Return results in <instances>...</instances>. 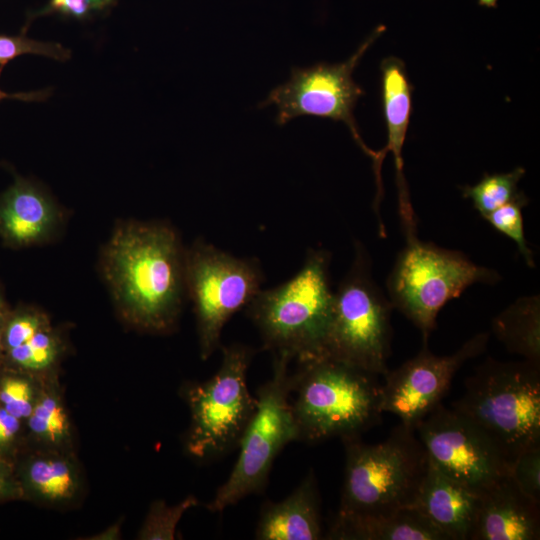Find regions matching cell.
I'll return each mask as SVG.
<instances>
[{
  "label": "cell",
  "instance_id": "obj_1",
  "mask_svg": "<svg viewBox=\"0 0 540 540\" xmlns=\"http://www.w3.org/2000/svg\"><path fill=\"white\" fill-rule=\"evenodd\" d=\"M184 256L179 236L167 224H117L102 249L100 268L126 320L156 332L174 325L186 293Z\"/></svg>",
  "mask_w": 540,
  "mask_h": 540
},
{
  "label": "cell",
  "instance_id": "obj_2",
  "mask_svg": "<svg viewBox=\"0 0 540 540\" xmlns=\"http://www.w3.org/2000/svg\"><path fill=\"white\" fill-rule=\"evenodd\" d=\"M378 377L327 357L298 362L290 387L298 441L357 437L377 425L382 414Z\"/></svg>",
  "mask_w": 540,
  "mask_h": 540
},
{
  "label": "cell",
  "instance_id": "obj_3",
  "mask_svg": "<svg viewBox=\"0 0 540 540\" xmlns=\"http://www.w3.org/2000/svg\"><path fill=\"white\" fill-rule=\"evenodd\" d=\"M342 442L345 470L334 521L387 514L412 506L429 465L414 428L400 423L377 444H366L361 436Z\"/></svg>",
  "mask_w": 540,
  "mask_h": 540
},
{
  "label": "cell",
  "instance_id": "obj_4",
  "mask_svg": "<svg viewBox=\"0 0 540 540\" xmlns=\"http://www.w3.org/2000/svg\"><path fill=\"white\" fill-rule=\"evenodd\" d=\"M329 264L326 250H310L294 277L260 290L246 306L265 349L297 362L323 357L333 303Z\"/></svg>",
  "mask_w": 540,
  "mask_h": 540
},
{
  "label": "cell",
  "instance_id": "obj_5",
  "mask_svg": "<svg viewBox=\"0 0 540 540\" xmlns=\"http://www.w3.org/2000/svg\"><path fill=\"white\" fill-rule=\"evenodd\" d=\"M452 409L485 432L513 463L540 445V363L486 359Z\"/></svg>",
  "mask_w": 540,
  "mask_h": 540
},
{
  "label": "cell",
  "instance_id": "obj_6",
  "mask_svg": "<svg viewBox=\"0 0 540 540\" xmlns=\"http://www.w3.org/2000/svg\"><path fill=\"white\" fill-rule=\"evenodd\" d=\"M406 244L387 278L388 298L422 333L423 343L436 327L439 311L476 283L494 284L500 275L461 252L423 242L417 229L405 232Z\"/></svg>",
  "mask_w": 540,
  "mask_h": 540
},
{
  "label": "cell",
  "instance_id": "obj_7",
  "mask_svg": "<svg viewBox=\"0 0 540 540\" xmlns=\"http://www.w3.org/2000/svg\"><path fill=\"white\" fill-rule=\"evenodd\" d=\"M351 268L335 293L323 357L377 376L389 370L391 313L394 309L371 274V261L356 245Z\"/></svg>",
  "mask_w": 540,
  "mask_h": 540
},
{
  "label": "cell",
  "instance_id": "obj_8",
  "mask_svg": "<svg viewBox=\"0 0 540 540\" xmlns=\"http://www.w3.org/2000/svg\"><path fill=\"white\" fill-rule=\"evenodd\" d=\"M292 359L275 355L270 380L257 390L256 410L238 444V459L228 479L218 488L207 508L222 512L265 487L276 456L290 442L298 441V431L290 403Z\"/></svg>",
  "mask_w": 540,
  "mask_h": 540
},
{
  "label": "cell",
  "instance_id": "obj_9",
  "mask_svg": "<svg viewBox=\"0 0 540 540\" xmlns=\"http://www.w3.org/2000/svg\"><path fill=\"white\" fill-rule=\"evenodd\" d=\"M222 353L218 371L185 391L191 411L187 449L201 460L216 459L237 447L257 406L247 385L252 350L234 344L223 347Z\"/></svg>",
  "mask_w": 540,
  "mask_h": 540
},
{
  "label": "cell",
  "instance_id": "obj_10",
  "mask_svg": "<svg viewBox=\"0 0 540 540\" xmlns=\"http://www.w3.org/2000/svg\"><path fill=\"white\" fill-rule=\"evenodd\" d=\"M184 273L197 320L200 354L207 359L219 347L226 322L261 290L262 272L254 260L236 258L197 240L185 250Z\"/></svg>",
  "mask_w": 540,
  "mask_h": 540
},
{
  "label": "cell",
  "instance_id": "obj_11",
  "mask_svg": "<svg viewBox=\"0 0 540 540\" xmlns=\"http://www.w3.org/2000/svg\"><path fill=\"white\" fill-rule=\"evenodd\" d=\"M385 29L384 25L377 26L343 62H320L305 68L293 67L288 81L273 88L258 107L275 106V121L280 126L300 116L343 122L354 141L374 164L378 151L370 149L364 143L354 117L357 101L365 92L354 81L353 71Z\"/></svg>",
  "mask_w": 540,
  "mask_h": 540
},
{
  "label": "cell",
  "instance_id": "obj_12",
  "mask_svg": "<svg viewBox=\"0 0 540 540\" xmlns=\"http://www.w3.org/2000/svg\"><path fill=\"white\" fill-rule=\"evenodd\" d=\"M414 429L430 462L476 492L510 475L512 462L503 450L452 408L439 403Z\"/></svg>",
  "mask_w": 540,
  "mask_h": 540
},
{
  "label": "cell",
  "instance_id": "obj_13",
  "mask_svg": "<svg viewBox=\"0 0 540 540\" xmlns=\"http://www.w3.org/2000/svg\"><path fill=\"white\" fill-rule=\"evenodd\" d=\"M489 334L478 333L451 355L437 356L427 343L413 358L388 370L381 384V410L396 415L400 423L415 426L447 393L455 373L469 359L483 353Z\"/></svg>",
  "mask_w": 540,
  "mask_h": 540
},
{
  "label": "cell",
  "instance_id": "obj_14",
  "mask_svg": "<svg viewBox=\"0 0 540 540\" xmlns=\"http://www.w3.org/2000/svg\"><path fill=\"white\" fill-rule=\"evenodd\" d=\"M539 506L505 476L479 493L469 540H538Z\"/></svg>",
  "mask_w": 540,
  "mask_h": 540
},
{
  "label": "cell",
  "instance_id": "obj_15",
  "mask_svg": "<svg viewBox=\"0 0 540 540\" xmlns=\"http://www.w3.org/2000/svg\"><path fill=\"white\" fill-rule=\"evenodd\" d=\"M381 96L387 129V144L378 151L377 161L373 165L376 177L377 193L373 208L378 209L383 195L381 166L386 154L393 155L396 168V184L398 189L399 212L412 209L409 190L403 171L402 150L409 128L412 110V90L404 62L394 56L382 60Z\"/></svg>",
  "mask_w": 540,
  "mask_h": 540
},
{
  "label": "cell",
  "instance_id": "obj_16",
  "mask_svg": "<svg viewBox=\"0 0 540 540\" xmlns=\"http://www.w3.org/2000/svg\"><path fill=\"white\" fill-rule=\"evenodd\" d=\"M63 214L36 184L18 178L0 199V234L19 247L44 244L60 230Z\"/></svg>",
  "mask_w": 540,
  "mask_h": 540
},
{
  "label": "cell",
  "instance_id": "obj_17",
  "mask_svg": "<svg viewBox=\"0 0 540 540\" xmlns=\"http://www.w3.org/2000/svg\"><path fill=\"white\" fill-rule=\"evenodd\" d=\"M479 492L457 482L429 460L412 504L447 540H469Z\"/></svg>",
  "mask_w": 540,
  "mask_h": 540
},
{
  "label": "cell",
  "instance_id": "obj_18",
  "mask_svg": "<svg viewBox=\"0 0 540 540\" xmlns=\"http://www.w3.org/2000/svg\"><path fill=\"white\" fill-rule=\"evenodd\" d=\"M259 540H318L323 538L320 496L314 473L279 502L265 503L256 526Z\"/></svg>",
  "mask_w": 540,
  "mask_h": 540
},
{
  "label": "cell",
  "instance_id": "obj_19",
  "mask_svg": "<svg viewBox=\"0 0 540 540\" xmlns=\"http://www.w3.org/2000/svg\"><path fill=\"white\" fill-rule=\"evenodd\" d=\"M327 539L332 540H447L413 506L392 513L333 521Z\"/></svg>",
  "mask_w": 540,
  "mask_h": 540
},
{
  "label": "cell",
  "instance_id": "obj_20",
  "mask_svg": "<svg viewBox=\"0 0 540 540\" xmlns=\"http://www.w3.org/2000/svg\"><path fill=\"white\" fill-rule=\"evenodd\" d=\"M492 330L510 353L540 363V298L523 296L492 322Z\"/></svg>",
  "mask_w": 540,
  "mask_h": 540
},
{
  "label": "cell",
  "instance_id": "obj_21",
  "mask_svg": "<svg viewBox=\"0 0 540 540\" xmlns=\"http://www.w3.org/2000/svg\"><path fill=\"white\" fill-rule=\"evenodd\" d=\"M524 174L522 167L505 173H485L476 184L462 187V195L470 199L473 207L484 217L523 194L518 183Z\"/></svg>",
  "mask_w": 540,
  "mask_h": 540
},
{
  "label": "cell",
  "instance_id": "obj_22",
  "mask_svg": "<svg viewBox=\"0 0 540 540\" xmlns=\"http://www.w3.org/2000/svg\"><path fill=\"white\" fill-rule=\"evenodd\" d=\"M29 480L38 493L52 500L68 498L76 488L71 467L59 459L33 462L29 469Z\"/></svg>",
  "mask_w": 540,
  "mask_h": 540
},
{
  "label": "cell",
  "instance_id": "obj_23",
  "mask_svg": "<svg viewBox=\"0 0 540 540\" xmlns=\"http://www.w3.org/2000/svg\"><path fill=\"white\" fill-rule=\"evenodd\" d=\"M8 352L12 361L23 368L45 369L59 354V340L47 319L25 343Z\"/></svg>",
  "mask_w": 540,
  "mask_h": 540
},
{
  "label": "cell",
  "instance_id": "obj_24",
  "mask_svg": "<svg viewBox=\"0 0 540 540\" xmlns=\"http://www.w3.org/2000/svg\"><path fill=\"white\" fill-rule=\"evenodd\" d=\"M527 204L528 198L523 193L483 218L498 232L513 240L526 264L533 268L535 267L534 254L525 238L522 214V209Z\"/></svg>",
  "mask_w": 540,
  "mask_h": 540
},
{
  "label": "cell",
  "instance_id": "obj_25",
  "mask_svg": "<svg viewBox=\"0 0 540 540\" xmlns=\"http://www.w3.org/2000/svg\"><path fill=\"white\" fill-rule=\"evenodd\" d=\"M29 424L36 434L51 441L62 438L68 429L67 415L52 396L42 397L33 406Z\"/></svg>",
  "mask_w": 540,
  "mask_h": 540
},
{
  "label": "cell",
  "instance_id": "obj_26",
  "mask_svg": "<svg viewBox=\"0 0 540 540\" xmlns=\"http://www.w3.org/2000/svg\"><path fill=\"white\" fill-rule=\"evenodd\" d=\"M24 54H35L66 61L70 58V50L59 43L42 42L30 39L25 35H0V65Z\"/></svg>",
  "mask_w": 540,
  "mask_h": 540
},
{
  "label": "cell",
  "instance_id": "obj_27",
  "mask_svg": "<svg viewBox=\"0 0 540 540\" xmlns=\"http://www.w3.org/2000/svg\"><path fill=\"white\" fill-rule=\"evenodd\" d=\"M197 503L192 496L172 507L157 503L149 514L143 535L149 539H173L176 524L182 514Z\"/></svg>",
  "mask_w": 540,
  "mask_h": 540
},
{
  "label": "cell",
  "instance_id": "obj_28",
  "mask_svg": "<svg viewBox=\"0 0 540 540\" xmlns=\"http://www.w3.org/2000/svg\"><path fill=\"white\" fill-rule=\"evenodd\" d=\"M510 475L523 493L540 503V445L522 451L513 461Z\"/></svg>",
  "mask_w": 540,
  "mask_h": 540
},
{
  "label": "cell",
  "instance_id": "obj_29",
  "mask_svg": "<svg viewBox=\"0 0 540 540\" xmlns=\"http://www.w3.org/2000/svg\"><path fill=\"white\" fill-rule=\"evenodd\" d=\"M32 390L29 383L16 377H7L0 387L2 407L18 419L29 417L33 410Z\"/></svg>",
  "mask_w": 540,
  "mask_h": 540
},
{
  "label": "cell",
  "instance_id": "obj_30",
  "mask_svg": "<svg viewBox=\"0 0 540 540\" xmlns=\"http://www.w3.org/2000/svg\"><path fill=\"white\" fill-rule=\"evenodd\" d=\"M116 0H49L47 5L33 14H59L75 19H85L94 13L105 11L115 5Z\"/></svg>",
  "mask_w": 540,
  "mask_h": 540
},
{
  "label": "cell",
  "instance_id": "obj_31",
  "mask_svg": "<svg viewBox=\"0 0 540 540\" xmlns=\"http://www.w3.org/2000/svg\"><path fill=\"white\" fill-rule=\"evenodd\" d=\"M19 420L3 407L0 408V443L7 442L16 435L20 426Z\"/></svg>",
  "mask_w": 540,
  "mask_h": 540
},
{
  "label": "cell",
  "instance_id": "obj_32",
  "mask_svg": "<svg viewBox=\"0 0 540 540\" xmlns=\"http://www.w3.org/2000/svg\"><path fill=\"white\" fill-rule=\"evenodd\" d=\"M5 65L6 64L0 65V76ZM48 95H49V92L47 91H36V92H28V93L20 92V93L9 94L0 89V101L6 98L18 99L21 101H43L48 97Z\"/></svg>",
  "mask_w": 540,
  "mask_h": 540
},
{
  "label": "cell",
  "instance_id": "obj_33",
  "mask_svg": "<svg viewBox=\"0 0 540 540\" xmlns=\"http://www.w3.org/2000/svg\"><path fill=\"white\" fill-rule=\"evenodd\" d=\"M5 320H6V317H5V312L3 308V309H0V350L2 349L4 345V330H5V325H6Z\"/></svg>",
  "mask_w": 540,
  "mask_h": 540
},
{
  "label": "cell",
  "instance_id": "obj_34",
  "mask_svg": "<svg viewBox=\"0 0 540 540\" xmlns=\"http://www.w3.org/2000/svg\"><path fill=\"white\" fill-rule=\"evenodd\" d=\"M0 309H3V304L1 302V299H0Z\"/></svg>",
  "mask_w": 540,
  "mask_h": 540
},
{
  "label": "cell",
  "instance_id": "obj_35",
  "mask_svg": "<svg viewBox=\"0 0 540 540\" xmlns=\"http://www.w3.org/2000/svg\"><path fill=\"white\" fill-rule=\"evenodd\" d=\"M2 488V481H1V477H0V490Z\"/></svg>",
  "mask_w": 540,
  "mask_h": 540
}]
</instances>
